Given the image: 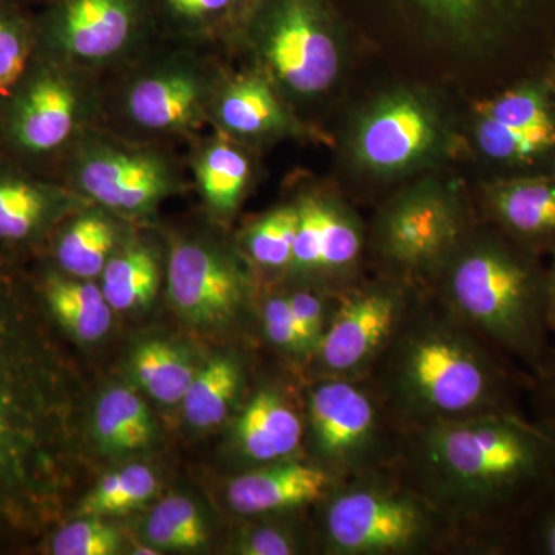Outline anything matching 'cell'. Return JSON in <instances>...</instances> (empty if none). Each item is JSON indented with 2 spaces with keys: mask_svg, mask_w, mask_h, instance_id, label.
<instances>
[{
  "mask_svg": "<svg viewBox=\"0 0 555 555\" xmlns=\"http://www.w3.org/2000/svg\"><path fill=\"white\" fill-rule=\"evenodd\" d=\"M398 473L443 514L460 554L509 555L518 518L555 480V437L525 412L401 434Z\"/></svg>",
  "mask_w": 555,
  "mask_h": 555,
  "instance_id": "1",
  "label": "cell"
},
{
  "mask_svg": "<svg viewBox=\"0 0 555 555\" xmlns=\"http://www.w3.org/2000/svg\"><path fill=\"white\" fill-rule=\"evenodd\" d=\"M72 456L67 378L21 281L0 261V526L33 529L60 503Z\"/></svg>",
  "mask_w": 555,
  "mask_h": 555,
  "instance_id": "2",
  "label": "cell"
},
{
  "mask_svg": "<svg viewBox=\"0 0 555 555\" xmlns=\"http://www.w3.org/2000/svg\"><path fill=\"white\" fill-rule=\"evenodd\" d=\"M398 433L474 416L524 412L529 379L434 294L416 288L366 378Z\"/></svg>",
  "mask_w": 555,
  "mask_h": 555,
  "instance_id": "3",
  "label": "cell"
},
{
  "mask_svg": "<svg viewBox=\"0 0 555 555\" xmlns=\"http://www.w3.org/2000/svg\"><path fill=\"white\" fill-rule=\"evenodd\" d=\"M547 268L502 230L465 233L427 286L531 382L551 350Z\"/></svg>",
  "mask_w": 555,
  "mask_h": 555,
  "instance_id": "4",
  "label": "cell"
},
{
  "mask_svg": "<svg viewBox=\"0 0 555 555\" xmlns=\"http://www.w3.org/2000/svg\"><path fill=\"white\" fill-rule=\"evenodd\" d=\"M313 509L327 555L460 554L447 518L396 466L338 481Z\"/></svg>",
  "mask_w": 555,
  "mask_h": 555,
  "instance_id": "5",
  "label": "cell"
},
{
  "mask_svg": "<svg viewBox=\"0 0 555 555\" xmlns=\"http://www.w3.org/2000/svg\"><path fill=\"white\" fill-rule=\"evenodd\" d=\"M193 46L145 51L127 64L112 112L141 142L189 137L210 124V105L222 75Z\"/></svg>",
  "mask_w": 555,
  "mask_h": 555,
  "instance_id": "6",
  "label": "cell"
},
{
  "mask_svg": "<svg viewBox=\"0 0 555 555\" xmlns=\"http://www.w3.org/2000/svg\"><path fill=\"white\" fill-rule=\"evenodd\" d=\"M401 434L366 379H315L306 392L305 448L337 481L396 466Z\"/></svg>",
  "mask_w": 555,
  "mask_h": 555,
  "instance_id": "7",
  "label": "cell"
},
{
  "mask_svg": "<svg viewBox=\"0 0 555 555\" xmlns=\"http://www.w3.org/2000/svg\"><path fill=\"white\" fill-rule=\"evenodd\" d=\"M101 116L96 76L39 50L27 76L0 109V139L22 159L65 156Z\"/></svg>",
  "mask_w": 555,
  "mask_h": 555,
  "instance_id": "8",
  "label": "cell"
},
{
  "mask_svg": "<svg viewBox=\"0 0 555 555\" xmlns=\"http://www.w3.org/2000/svg\"><path fill=\"white\" fill-rule=\"evenodd\" d=\"M64 163L68 189L124 217L147 215L185 185L177 160L158 145L98 126L73 144Z\"/></svg>",
  "mask_w": 555,
  "mask_h": 555,
  "instance_id": "9",
  "label": "cell"
},
{
  "mask_svg": "<svg viewBox=\"0 0 555 555\" xmlns=\"http://www.w3.org/2000/svg\"><path fill=\"white\" fill-rule=\"evenodd\" d=\"M328 0H259L235 36L257 50L262 67L294 96L323 93L338 75V43Z\"/></svg>",
  "mask_w": 555,
  "mask_h": 555,
  "instance_id": "10",
  "label": "cell"
},
{
  "mask_svg": "<svg viewBox=\"0 0 555 555\" xmlns=\"http://www.w3.org/2000/svg\"><path fill=\"white\" fill-rule=\"evenodd\" d=\"M35 25L42 53L96 78L159 38L150 0H47Z\"/></svg>",
  "mask_w": 555,
  "mask_h": 555,
  "instance_id": "11",
  "label": "cell"
},
{
  "mask_svg": "<svg viewBox=\"0 0 555 555\" xmlns=\"http://www.w3.org/2000/svg\"><path fill=\"white\" fill-rule=\"evenodd\" d=\"M416 288L386 278L341 292L326 334L309 361L312 382L366 379L397 334Z\"/></svg>",
  "mask_w": 555,
  "mask_h": 555,
  "instance_id": "12",
  "label": "cell"
},
{
  "mask_svg": "<svg viewBox=\"0 0 555 555\" xmlns=\"http://www.w3.org/2000/svg\"><path fill=\"white\" fill-rule=\"evenodd\" d=\"M476 141L481 155L505 170L506 178L555 173V89L545 73L481 101Z\"/></svg>",
  "mask_w": 555,
  "mask_h": 555,
  "instance_id": "13",
  "label": "cell"
},
{
  "mask_svg": "<svg viewBox=\"0 0 555 555\" xmlns=\"http://www.w3.org/2000/svg\"><path fill=\"white\" fill-rule=\"evenodd\" d=\"M466 233L462 210L436 189H420L386 208L374 246L392 280L427 287Z\"/></svg>",
  "mask_w": 555,
  "mask_h": 555,
  "instance_id": "14",
  "label": "cell"
},
{
  "mask_svg": "<svg viewBox=\"0 0 555 555\" xmlns=\"http://www.w3.org/2000/svg\"><path fill=\"white\" fill-rule=\"evenodd\" d=\"M167 291L175 308L196 326L219 327L238 315L248 280L228 251L201 240H178L167 259Z\"/></svg>",
  "mask_w": 555,
  "mask_h": 555,
  "instance_id": "15",
  "label": "cell"
},
{
  "mask_svg": "<svg viewBox=\"0 0 555 555\" xmlns=\"http://www.w3.org/2000/svg\"><path fill=\"white\" fill-rule=\"evenodd\" d=\"M437 30L483 36L492 42L555 47V0H393Z\"/></svg>",
  "mask_w": 555,
  "mask_h": 555,
  "instance_id": "16",
  "label": "cell"
},
{
  "mask_svg": "<svg viewBox=\"0 0 555 555\" xmlns=\"http://www.w3.org/2000/svg\"><path fill=\"white\" fill-rule=\"evenodd\" d=\"M298 229L291 272L318 276L341 294L357 283L352 272L363 254L364 236L352 215L320 198L299 201Z\"/></svg>",
  "mask_w": 555,
  "mask_h": 555,
  "instance_id": "17",
  "label": "cell"
},
{
  "mask_svg": "<svg viewBox=\"0 0 555 555\" xmlns=\"http://www.w3.org/2000/svg\"><path fill=\"white\" fill-rule=\"evenodd\" d=\"M337 483L323 467L297 456L233 478L228 503L233 513L247 518L312 509Z\"/></svg>",
  "mask_w": 555,
  "mask_h": 555,
  "instance_id": "18",
  "label": "cell"
},
{
  "mask_svg": "<svg viewBox=\"0 0 555 555\" xmlns=\"http://www.w3.org/2000/svg\"><path fill=\"white\" fill-rule=\"evenodd\" d=\"M434 141L436 126L425 105L411 96H396L361 124L357 155L369 169L392 171L422 158Z\"/></svg>",
  "mask_w": 555,
  "mask_h": 555,
  "instance_id": "19",
  "label": "cell"
},
{
  "mask_svg": "<svg viewBox=\"0 0 555 555\" xmlns=\"http://www.w3.org/2000/svg\"><path fill=\"white\" fill-rule=\"evenodd\" d=\"M492 225L542 257L555 255V173L495 179L486 189Z\"/></svg>",
  "mask_w": 555,
  "mask_h": 555,
  "instance_id": "20",
  "label": "cell"
},
{
  "mask_svg": "<svg viewBox=\"0 0 555 555\" xmlns=\"http://www.w3.org/2000/svg\"><path fill=\"white\" fill-rule=\"evenodd\" d=\"M233 441L251 469L297 459L305 449V412L276 387H261L236 418Z\"/></svg>",
  "mask_w": 555,
  "mask_h": 555,
  "instance_id": "21",
  "label": "cell"
},
{
  "mask_svg": "<svg viewBox=\"0 0 555 555\" xmlns=\"http://www.w3.org/2000/svg\"><path fill=\"white\" fill-rule=\"evenodd\" d=\"M86 199L67 185L54 184L0 160V243H27L65 217L76 214Z\"/></svg>",
  "mask_w": 555,
  "mask_h": 555,
  "instance_id": "22",
  "label": "cell"
},
{
  "mask_svg": "<svg viewBox=\"0 0 555 555\" xmlns=\"http://www.w3.org/2000/svg\"><path fill=\"white\" fill-rule=\"evenodd\" d=\"M210 124L233 141L266 139L291 129V116L264 76L219 80L210 105Z\"/></svg>",
  "mask_w": 555,
  "mask_h": 555,
  "instance_id": "23",
  "label": "cell"
},
{
  "mask_svg": "<svg viewBox=\"0 0 555 555\" xmlns=\"http://www.w3.org/2000/svg\"><path fill=\"white\" fill-rule=\"evenodd\" d=\"M193 178L208 210L230 217L238 210L251 179L247 153L233 139L218 133L193 150Z\"/></svg>",
  "mask_w": 555,
  "mask_h": 555,
  "instance_id": "24",
  "label": "cell"
},
{
  "mask_svg": "<svg viewBox=\"0 0 555 555\" xmlns=\"http://www.w3.org/2000/svg\"><path fill=\"white\" fill-rule=\"evenodd\" d=\"M109 211L100 206L79 208L54 246V257L65 275L91 280L101 276L119 248V228Z\"/></svg>",
  "mask_w": 555,
  "mask_h": 555,
  "instance_id": "25",
  "label": "cell"
},
{
  "mask_svg": "<svg viewBox=\"0 0 555 555\" xmlns=\"http://www.w3.org/2000/svg\"><path fill=\"white\" fill-rule=\"evenodd\" d=\"M159 36L185 46H201L235 36L240 0H150Z\"/></svg>",
  "mask_w": 555,
  "mask_h": 555,
  "instance_id": "26",
  "label": "cell"
},
{
  "mask_svg": "<svg viewBox=\"0 0 555 555\" xmlns=\"http://www.w3.org/2000/svg\"><path fill=\"white\" fill-rule=\"evenodd\" d=\"M43 299L64 331L80 341H98L109 331L113 310L101 287L90 280L50 273L43 281Z\"/></svg>",
  "mask_w": 555,
  "mask_h": 555,
  "instance_id": "27",
  "label": "cell"
},
{
  "mask_svg": "<svg viewBox=\"0 0 555 555\" xmlns=\"http://www.w3.org/2000/svg\"><path fill=\"white\" fill-rule=\"evenodd\" d=\"M93 430L102 451L109 454L141 451L155 438V423L147 406L127 387H113L101 397Z\"/></svg>",
  "mask_w": 555,
  "mask_h": 555,
  "instance_id": "28",
  "label": "cell"
},
{
  "mask_svg": "<svg viewBox=\"0 0 555 555\" xmlns=\"http://www.w3.org/2000/svg\"><path fill=\"white\" fill-rule=\"evenodd\" d=\"M101 280L102 294L116 312L144 308L159 288L158 254L142 243L119 247L102 270Z\"/></svg>",
  "mask_w": 555,
  "mask_h": 555,
  "instance_id": "29",
  "label": "cell"
},
{
  "mask_svg": "<svg viewBox=\"0 0 555 555\" xmlns=\"http://www.w3.org/2000/svg\"><path fill=\"white\" fill-rule=\"evenodd\" d=\"M244 383L243 364L235 356H219L195 374L182 404L193 427L208 429L228 418Z\"/></svg>",
  "mask_w": 555,
  "mask_h": 555,
  "instance_id": "30",
  "label": "cell"
},
{
  "mask_svg": "<svg viewBox=\"0 0 555 555\" xmlns=\"http://www.w3.org/2000/svg\"><path fill=\"white\" fill-rule=\"evenodd\" d=\"M130 366L142 389L164 404L181 403L195 378L189 357L160 339L142 343L134 350Z\"/></svg>",
  "mask_w": 555,
  "mask_h": 555,
  "instance_id": "31",
  "label": "cell"
},
{
  "mask_svg": "<svg viewBox=\"0 0 555 555\" xmlns=\"http://www.w3.org/2000/svg\"><path fill=\"white\" fill-rule=\"evenodd\" d=\"M38 51L35 13L0 2V109L27 76Z\"/></svg>",
  "mask_w": 555,
  "mask_h": 555,
  "instance_id": "32",
  "label": "cell"
},
{
  "mask_svg": "<svg viewBox=\"0 0 555 555\" xmlns=\"http://www.w3.org/2000/svg\"><path fill=\"white\" fill-rule=\"evenodd\" d=\"M158 491L155 473L144 465H131L108 474L80 502L78 517L119 516L138 509Z\"/></svg>",
  "mask_w": 555,
  "mask_h": 555,
  "instance_id": "33",
  "label": "cell"
},
{
  "mask_svg": "<svg viewBox=\"0 0 555 555\" xmlns=\"http://www.w3.org/2000/svg\"><path fill=\"white\" fill-rule=\"evenodd\" d=\"M298 219V207L295 204L275 208L254 222L244 235L248 259L264 270L291 269Z\"/></svg>",
  "mask_w": 555,
  "mask_h": 555,
  "instance_id": "34",
  "label": "cell"
},
{
  "mask_svg": "<svg viewBox=\"0 0 555 555\" xmlns=\"http://www.w3.org/2000/svg\"><path fill=\"white\" fill-rule=\"evenodd\" d=\"M145 534L156 550L192 551L207 542L206 521L198 507L181 495L167 496L153 509Z\"/></svg>",
  "mask_w": 555,
  "mask_h": 555,
  "instance_id": "35",
  "label": "cell"
},
{
  "mask_svg": "<svg viewBox=\"0 0 555 555\" xmlns=\"http://www.w3.org/2000/svg\"><path fill=\"white\" fill-rule=\"evenodd\" d=\"M509 555H555V480L518 518Z\"/></svg>",
  "mask_w": 555,
  "mask_h": 555,
  "instance_id": "36",
  "label": "cell"
},
{
  "mask_svg": "<svg viewBox=\"0 0 555 555\" xmlns=\"http://www.w3.org/2000/svg\"><path fill=\"white\" fill-rule=\"evenodd\" d=\"M286 297L299 335L312 358L334 317L338 295L320 287H295L287 292Z\"/></svg>",
  "mask_w": 555,
  "mask_h": 555,
  "instance_id": "37",
  "label": "cell"
},
{
  "mask_svg": "<svg viewBox=\"0 0 555 555\" xmlns=\"http://www.w3.org/2000/svg\"><path fill=\"white\" fill-rule=\"evenodd\" d=\"M120 550V534L101 517H79L51 540V553L56 555H115Z\"/></svg>",
  "mask_w": 555,
  "mask_h": 555,
  "instance_id": "38",
  "label": "cell"
},
{
  "mask_svg": "<svg viewBox=\"0 0 555 555\" xmlns=\"http://www.w3.org/2000/svg\"><path fill=\"white\" fill-rule=\"evenodd\" d=\"M261 324L270 345L286 356L297 358L308 367V347L299 335L297 321L288 306L286 294L273 295L266 299L261 310Z\"/></svg>",
  "mask_w": 555,
  "mask_h": 555,
  "instance_id": "39",
  "label": "cell"
},
{
  "mask_svg": "<svg viewBox=\"0 0 555 555\" xmlns=\"http://www.w3.org/2000/svg\"><path fill=\"white\" fill-rule=\"evenodd\" d=\"M301 550V537L287 521L270 520L244 528L235 542L236 553L243 555H294Z\"/></svg>",
  "mask_w": 555,
  "mask_h": 555,
  "instance_id": "40",
  "label": "cell"
},
{
  "mask_svg": "<svg viewBox=\"0 0 555 555\" xmlns=\"http://www.w3.org/2000/svg\"><path fill=\"white\" fill-rule=\"evenodd\" d=\"M529 404L531 418L537 425L555 437V346H551L545 364L539 374L529 382Z\"/></svg>",
  "mask_w": 555,
  "mask_h": 555,
  "instance_id": "41",
  "label": "cell"
},
{
  "mask_svg": "<svg viewBox=\"0 0 555 555\" xmlns=\"http://www.w3.org/2000/svg\"><path fill=\"white\" fill-rule=\"evenodd\" d=\"M546 318L551 334L555 335V255H553V262L547 268Z\"/></svg>",
  "mask_w": 555,
  "mask_h": 555,
  "instance_id": "42",
  "label": "cell"
},
{
  "mask_svg": "<svg viewBox=\"0 0 555 555\" xmlns=\"http://www.w3.org/2000/svg\"><path fill=\"white\" fill-rule=\"evenodd\" d=\"M0 2L9 3V5L17 7V9L31 11L35 7H42L47 0H0Z\"/></svg>",
  "mask_w": 555,
  "mask_h": 555,
  "instance_id": "43",
  "label": "cell"
},
{
  "mask_svg": "<svg viewBox=\"0 0 555 555\" xmlns=\"http://www.w3.org/2000/svg\"><path fill=\"white\" fill-rule=\"evenodd\" d=\"M547 67L543 69L545 72L546 78L550 79V82L553 83L555 89V47L553 53H551L550 61H547Z\"/></svg>",
  "mask_w": 555,
  "mask_h": 555,
  "instance_id": "44",
  "label": "cell"
},
{
  "mask_svg": "<svg viewBox=\"0 0 555 555\" xmlns=\"http://www.w3.org/2000/svg\"><path fill=\"white\" fill-rule=\"evenodd\" d=\"M259 0H240L241 5V21L244 20V16H246L247 11L251 9V7L257 5ZM241 24V22H240Z\"/></svg>",
  "mask_w": 555,
  "mask_h": 555,
  "instance_id": "45",
  "label": "cell"
},
{
  "mask_svg": "<svg viewBox=\"0 0 555 555\" xmlns=\"http://www.w3.org/2000/svg\"><path fill=\"white\" fill-rule=\"evenodd\" d=\"M158 553H159V551H156V547H155V550H152V547H147V546L139 547V550L137 551V554L155 555Z\"/></svg>",
  "mask_w": 555,
  "mask_h": 555,
  "instance_id": "46",
  "label": "cell"
}]
</instances>
